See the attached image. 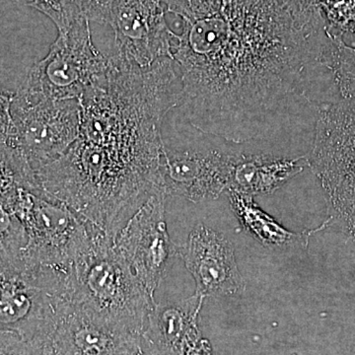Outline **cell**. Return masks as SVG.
<instances>
[{
  "label": "cell",
  "mask_w": 355,
  "mask_h": 355,
  "mask_svg": "<svg viewBox=\"0 0 355 355\" xmlns=\"http://www.w3.org/2000/svg\"><path fill=\"white\" fill-rule=\"evenodd\" d=\"M60 301L35 273L0 265V331L27 340H48Z\"/></svg>",
  "instance_id": "cell-10"
},
{
  "label": "cell",
  "mask_w": 355,
  "mask_h": 355,
  "mask_svg": "<svg viewBox=\"0 0 355 355\" xmlns=\"http://www.w3.org/2000/svg\"><path fill=\"white\" fill-rule=\"evenodd\" d=\"M11 95L0 92V144H6L11 128Z\"/></svg>",
  "instance_id": "cell-23"
},
{
  "label": "cell",
  "mask_w": 355,
  "mask_h": 355,
  "mask_svg": "<svg viewBox=\"0 0 355 355\" xmlns=\"http://www.w3.org/2000/svg\"><path fill=\"white\" fill-rule=\"evenodd\" d=\"M166 197L164 191L150 196L114 240L116 251L153 298L178 254L166 225Z\"/></svg>",
  "instance_id": "cell-9"
},
{
  "label": "cell",
  "mask_w": 355,
  "mask_h": 355,
  "mask_svg": "<svg viewBox=\"0 0 355 355\" xmlns=\"http://www.w3.org/2000/svg\"><path fill=\"white\" fill-rule=\"evenodd\" d=\"M89 22L109 25L114 35V55L148 67L171 58L173 31L166 20L164 0H83Z\"/></svg>",
  "instance_id": "cell-8"
},
{
  "label": "cell",
  "mask_w": 355,
  "mask_h": 355,
  "mask_svg": "<svg viewBox=\"0 0 355 355\" xmlns=\"http://www.w3.org/2000/svg\"><path fill=\"white\" fill-rule=\"evenodd\" d=\"M0 92H2V91H1V90H0Z\"/></svg>",
  "instance_id": "cell-27"
},
{
  "label": "cell",
  "mask_w": 355,
  "mask_h": 355,
  "mask_svg": "<svg viewBox=\"0 0 355 355\" xmlns=\"http://www.w3.org/2000/svg\"><path fill=\"white\" fill-rule=\"evenodd\" d=\"M322 64L331 73L338 99H355V48L345 44L343 37L330 33Z\"/></svg>",
  "instance_id": "cell-17"
},
{
  "label": "cell",
  "mask_w": 355,
  "mask_h": 355,
  "mask_svg": "<svg viewBox=\"0 0 355 355\" xmlns=\"http://www.w3.org/2000/svg\"><path fill=\"white\" fill-rule=\"evenodd\" d=\"M307 162L323 187L331 220L355 244V99L317 109Z\"/></svg>",
  "instance_id": "cell-5"
},
{
  "label": "cell",
  "mask_w": 355,
  "mask_h": 355,
  "mask_svg": "<svg viewBox=\"0 0 355 355\" xmlns=\"http://www.w3.org/2000/svg\"><path fill=\"white\" fill-rule=\"evenodd\" d=\"M176 16L171 58L181 80L177 108L193 128L234 144L270 135L296 100L317 110L316 83L330 34L284 0H165Z\"/></svg>",
  "instance_id": "cell-1"
},
{
  "label": "cell",
  "mask_w": 355,
  "mask_h": 355,
  "mask_svg": "<svg viewBox=\"0 0 355 355\" xmlns=\"http://www.w3.org/2000/svg\"><path fill=\"white\" fill-rule=\"evenodd\" d=\"M205 297L195 293L179 302L155 303L144 338L157 355H180L186 343L202 336L198 317Z\"/></svg>",
  "instance_id": "cell-14"
},
{
  "label": "cell",
  "mask_w": 355,
  "mask_h": 355,
  "mask_svg": "<svg viewBox=\"0 0 355 355\" xmlns=\"http://www.w3.org/2000/svg\"><path fill=\"white\" fill-rule=\"evenodd\" d=\"M321 0H284L289 8L300 17L312 19L321 14L319 3Z\"/></svg>",
  "instance_id": "cell-24"
},
{
  "label": "cell",
  "mask_w": 355,
  "mask_h": 355,
  "mask_svg": "<svg viewBox=\"0 0 355 355\" xmlns=\"http://www.w3.org/2000/svg\"><path fill=\"white\" fill-rule=\"evenodd\" d=\"M142 336L114 330L70 301L62 300L53 320L51 343L55 355H107Z\"/></svg>",
  "instance_id": "cell-13"
},
{
  "label": "cell",
  "mask_w": 355,
  "mask_h": 355,
  "mask_svg": "<svg viewBox=\"0 0 355 355\" xmlns=\"http://www.w3.org/2000/svg\"><path fill=\"white\" fill-rule=\"evenodd\" d=\"M107 355H157L151 349L150 345L144 340V336L137 342L128 345L127 347L116 350Z\"/></svg>",
  "instance_id": "cell-26"
},
{
  "label": "cell",
  "mask_w": 355,
  "mask_h": 355,
  "mask_svg": "<svg viewBox=\"0 0 355 355\" xmlns=\"http://www.w3.org/2000/svg\"><path fill=\"white\" fill-rule=\"evenodd\" d=\"M235 154L216 149L177 150L166 144L161 155L160 172L166 196L193 202L216 200L228 191Z\"/></svg>",
  "instance_id": "cell-11"
},
{
  "label": "cell",
  "mask_w": 355,
  "mask_h": 355,
  "mask_svg": "<svg viewBox=\"0 0 355 355\" xmlns=\"http://www.w3.org/2000/svg\"><path fill=\"white\" fill-rule=\"evenodd\" d=\"M22 6L31 7L53 21L58 33L67 31L74 23L85 17L83 0H15Z\"/></svg>",
  "instance_id": "cell-20"
},
{
  "label": "cell",
  "mask_w": 355,
  "mask_h": 355,
  "mask_svg": "<svg viewBox=\"0 0 355 355\" xmlns=\"http://www.w3.org/2000/svg\"><path fill=\"white\" fill-rule=\"evenodd\" d=\"M11 128L6 144L15 149L35 178L76 142L80 132L79 100L11 95Z\"/></svg>",
  "instance_id": "cell-7"
},
{
  "label": "cell",
  "mask_w": 355,
  "mask_h": 355,
  "mask_svg": "<svg viewBox=\"0 0 355 355\" xmlns=\"http://www.w3.org/2000/svg\"><path fill=\"white\" fill-rule=\"evenodd\" d=\"M180 355H216L209 340H203L202 336L186 343Z\"/></svg>",
  "instance_id": "cell-25"
},
{
  "label": "cell",
  "mask_w": 355,
  "mask_h": 355,
  "mask_svg": "<svg viewBox=\"0 0 355 355\" xmlns=\"http://www.w3.org/2000/svg\"><path fill=\"white\" fill-rule=\"evenodd\" d=\"M319 8L331 34H355V0H321Z\"/></svg>",
  "instance_id": "cell-21"
},
{
  "label": "cell",
  "mask_w": 355,
  "mask_h": 355,
  "mask_svg": "<svg viewBox=\"0 0 355 355\" xmlns=\"http://www.w3.org/2000/svg\"><path fill=\"white\" fill-rule=\"evenodd\" d=\"M21 189L44 191L19 153L7 144H0V203L9 207Z\"/></svg>",
  "instance_id": "cell-18"
},
{
  "label": "cell",
  "mask_w": 355,
  "mask_h": 355,
  "mask_svg": "<svg viewBox=\"0 0 355 355\" xmlns=\"http://www.w3.org/2000/svg\"><path fill=\"white\" fill-rule=\"evenodd\" d=\"M106 79L81 98L80 132L37 174L51 197L114 236L150 196L164 191L162 123L181 80L172 58L140 67L110 55Z\"/></svg>",
  "instance_id": "cell-2"
},
{
  "label": "cell",
  "mask_w": 355,
  "mask_h": 355,
  "mask_svg": "<svg viewBox=\"0 0 355 355\" xmlns=\"http://www.w3.org/2000/svg\"><path fill=\"white\" fill-rule=\"evenodd\" d=\"M178 254L195 279L196 293L203 297L238 295L246 291L232 243L214 229L198 224L187 244L178 247Z\"/></svg>",
  "instance_id": "cell-12"
},
{
  "label": "cell",
  "mask_w": 355,
  "mask_h": 355,
  "mask_svg": "<svg viewBox=\"0 0 355 355\" xmlns=\"http://www.w3.org/2000/svg\"><path fill=\"white\" fill-rule=\"evenodd\" d=\"M0 355H55L49 340H27L12 333L0 331Z\"/></svg>",
  "instance_id": "cell-22"
},
{
  "label": "cell",
  "mask_w": 355,
  "mask_h": 355,
  "mask_svg": "<svg viewBox=\"0 0 355 355\" xmlns=\"http://www.w3.org/2000/svg\"><path fill=\"white\" fill-rule=\"evenodd\" d=\"M64 300L114 330L137 336L144 335L156 303L105 233L72 268Z\"/></svg>",
  "instance_id": "cell-3"
},
{
  "label": "cell",
  "mask_w": 355,
  "mask_h": 355,
  "mask_svg": "<svg viewBox=\"0 0 355 355\" xmlns=\"http://www.w3.org/2000/svg\"><path fill=\"white\" fill-rule=\"evenodd\" d=\"M109 58L93 43L86 17L58 33L48 55L32 65L18 90L48 99L80 101L91 89L106 79Z\"/></svg>",
  "instance_id": "cell-6"
},
{
  "label": "cell",
  "mask_w": 355,
  "mask_h": 355,
  "mask_svg": "<svg viewBox=\"0 0 355 355\" xmlns=\"http://www.w3.org/2000/svg\"><path fill=\"white\" fill-rule=\"evenodd\" d=\"M10 209L27 232L22 268H51L70 273L95 238L105 233L46 191L21 189Z\"/></svg>",
  "instance_id": "cell-4"
},
{
  "label": "cell",
  "mask_w": 355,
  "mask_h": 355,
  "mask_svg": "<svg viewBox=\"0 0 355 355\" xmlns=\"http://www.w3.org/2000/svg\"><path fill=\"white\" fill-rule=\"evenodd\" d=\"M307 157H275L263 154H235L228 191L254 197L270 195L304 169Z\"/></svg>",
  "instance_id": "cell-15"
},
{
  "label": "cell",
  "mask_w": 355,
  "mask_h": 355,
  "mask_svg": "<svg viewBox=\"0 0 355 355\" xmlns=\"http://www.w3.org/2000/svg\"><path fill=\"white\" fill-rule=\"evenodd\" d=\"M28 236L8 205L0 203V265L22 266Z\"/></svg>",
  "instance_id": "cell-19"
},
{
  "label": "cell",
  "mask_w": 355,
  "mask_h": 355,
  "mask_svg": "<svg viewBox=\"0 0 355 355\" xmlns=\"http://www.w3.org/2000/svg\"><path fill=\"white\" fill-rule=\"evenodd\" d=\"M231 207L240 223L249 234L253 236L263 246L270 250H286L291 248L306 249L310 236L326 227L331 218L323 225L312 230L295 233L287 230L275 219L257 207L253 197L229 191Z\"/></svg>",
  "instance_id": "cell-16"
}]
</instances>
